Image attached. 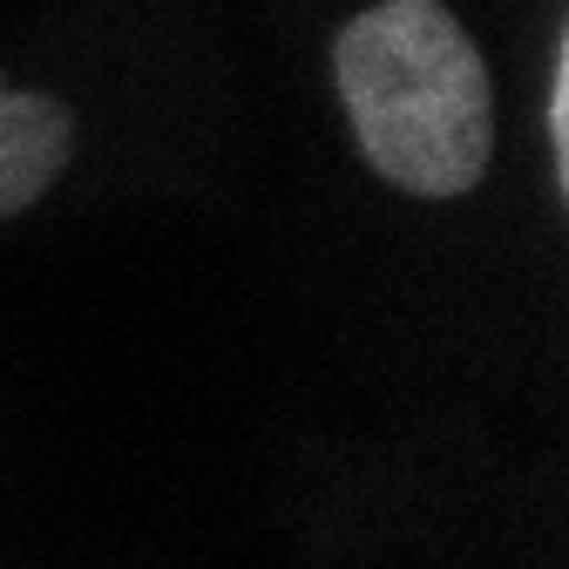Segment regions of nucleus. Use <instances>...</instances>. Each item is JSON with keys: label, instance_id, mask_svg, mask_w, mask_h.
I'll list each match as a JSON object with an SVG mask.
<instances>
[{"label": "nucleus", "instance_id": "f257e3e1", "mask_svg": "<svg viewBox=\"0 0 569 569\" xmlns=\"http://www.w3.org/2000/svg\"><path fill=\"white\" fill-rule=\"evenodd\" d=\"M332 82L373 177L407 197H468L495 163V82L441 0H380L332 41Z\"/></svg>", "mask_w": 569, "mask_h": 569}, {"label": "nucleus", "instance_id": "f03ea898", "mask_svg": "<svg viewBox=\"0 0 569 569\" xmlns=\"http://www.w3.org/2000/svg\"><path fill=\"white\" fill-rule=\"evenodd\" d=\"M76 157V109L48 89H14L0 68V218H21Z\"/></svg>", "mask_w": 569, "mask_h": 569}, {"label": "nucleus", "instance_id": "7ed1b4c3", "mask_svg": "<svg viewBox=\"0 0 569 569\" xmlns=\"http://www.w3.org/2000/svg\"><path fill=\"white\" fill-rule=\"evenodd\" d=\"M542 122H549L556 183H569V41H556V68H549V102H542Z\"/></svg>", "mask_w": 569, "mask_h": 569}]
</instances>
